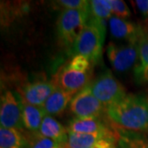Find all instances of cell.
<instances>
[{"instance_id": "obj_1", "label": "cell", "mask_w": 148, "mask_h": 148, "mask_svg": "<svg viewBox=\"0 0 148 148\" xmlns=\"http://www.w3.org/2000/svg\"><path fill=\"white\" fill-rule=\"evenodd\" d=\"M108 118L119 127L148 132V95L128 94L106 108Z\"/></svg>"}, {"instance_id": "obj_2", "label": "cell", "mask_w": 148, "mask_h": 148, "mask_svg": "<svg viewBox=\"0 0 148 148\" xmlns=\"http://www.w3.org/2000/svg\"><path fill=\"white\" fill-rule=\"evenodd\" d=\"M106 33V20L89 17L86 25L70 49L71 54L82 55L90 63L97 64L101 60Z\"/></svg>"}, {"instance_id": "obj_3", "label": "cell", "mask_w": 148, "mask_h": 148, "mask_svg": "<svg viewBox=\"0 0 148 148\" xmlns=\"http://www.w3.org/2000/svg\"><path fill=\"white\" fill-rule=\"evenodd\" d=\"M89 17L90 11L66 9L61 12L56 23V33L63 47L72 48Z\"/></svg>"}, {"instance_id": "obj_4", "label": "cell", "mask_w": 148, "mask_h": 148, "mask_svg": "<svg viewBox=\"0 0 148 148\" xmlns=\"http://www.w3.org/2000/svg\"><path fill=\"white\" fill-rule=\"evenodd\" d=\"M89 86L92 94L106 108L126 95L123 86L110 70L100 74Z\"/></svg>"}, {"instance_id": "obj_5", "label": "cell", "mask_w": 148, "mask_h": 148, "mask_svg": "<svg viewBox=\"0 0 148 148\" xmlns=\"http://www.w3.org/2000/svg\"><path fill=\"white\" fill-rule=\"evenodd\" d=\"M107 56L114 69L119 73H125L135 68L139 62L137 43L116 45L111 42L107 46Z\"/></svg>"}, {"instance_id": "obj_6", "label": "cell", "mask_w": 148, "mask_h": 148, "mask_svg": "<svg viewBox=\"0 0 148 148\" xmlns=\"http://www.w3.org/2000/svg\"><path fill=\"white\" fill-rule=\"evenodd\" d=\"M0 123L1 127L6 128L20 130L24 127L21 97L11 90H6L1 95Z\"/></svg>"}, {"instance_id": "obj_7", "label": "cell", "mask_w": 148, "mask_h": 148, "mask_svg": "<svg viewBox=\"0 0 148 148\" xmlns=\"http://www.w3.org/2000/svg\"><path fill=\"white\" fill-rule=\"evenodd\" d=\"M70 110L78 119L100 118L106 107L95 98L88 85L76 94L70 102Z\"/></svg>"}, {"instance_id": "obj_8", "label": "cell", "mask_w": 148, "mask_h": 148, "mask_svg": "<svg viewBox=\"0 0 148 148\" xmlns=\"http://www.w3.org/2000/svg\"><path fill=\"white\" fill-rule=\"evenodd\" d=\"M90 72L76 71L64 65L55 74L52 82L58 88L76 95L90 84Z\"/></svg>"}, {"instance_id": "obj_9", "label": "cell", "mask_w": 148, "mask_h": 148, "mask_svg": "<svg viewBox=\"0 0 148 148\" xmlns=\"http://www.w3.org/2000/svg\"><path fill=\"white\" fill-rule=\"evenodd\" d=\"M56 89L53 82L36 81L27 83L19 89L21 101L32 106H42Z\"/></svg>"}, {"instance_id": "obj_10", "label": "cell", "mask_w": 148, "mask_h": 148, "mask_svg": "<svg viewBox=\"0 0 148 148\" xmlns=\"http://www.w3.org/2000/svg\"><path fill=\"white\" fill-rule=\"evenodd\" d=\"M142 26L125 19L112 16L110 19V30L113 37L118 40H125L128 43H136Z\"/></svg>"}, {"instance_id": "obj_11", "label": "cell", "mask_w": 148, "mask_h": 148, "mask_svg": "<svg viewBox=\"0 0 148 148\" xmlns=\"http://www.w3.org/2000/svg\"><path fill=\"white\" fill-rule=\"evenodd\" d=\"M73 95V94L56 86V89L42 106L43 110L46 115H58L66 110L74 97Z\"/></svg>"}, {"instance_id": "obj_12", "label": "cell", "mask_w": 148, "mask_h": 148, "mask_svg": "<svg viewBox=\"0 0 148 148\" xmlns=\"http://www.w3.org/2000/svg\"><path fill=\"white\" fill-rule=\"evenodd\" d=\"M107 138H117L116 129L115 132L110 129L106 132H98L94 134L69 132V138L65 148H88L94 145L99 140Z\"/></svg>"}, {"instance_id": "obj_13", "label": "cell", "mask_w": 148, "mask_h": 148, "mask_svg": "<svg viewBox=\"0 0 148 148\" xmlns=\"http://www.w3.org/2000/svg\"><path fill=\"white\" fill-rule=\"evenodd\" d=\"M39 133L44 137L50 138L60 143L64 147L68 142L69 132L66 128L52 116L46 115L43 119Z\"/></svg>"}, {"instance_id": "obj_14", "label": "cell", "mask_w": 148, "mask_h": 148, "mask_svg": "<svg viewBox=\"0 0 148 148\" xmlns=\"http://www.w3.org/2000/svg\"><path fill=\"white\" fill-rule=\"evenodd\" d=\"M110 130L100 118L78 119L75 118L69 122L68 132L75 133L94 134Z\"/></svg>"}, {"instance_id": "obj_15", "label": "cell", "mask_w": 148, "mask_h": 148, "mask_svg": "<svg viewBox=\"0 0 148 148\" xmlns=\"http://www.w3.org/2000/svg\"><path fill=\"white\" fill-rule=\"evenodd\" d=\"M22 104V121L24 127L32 132L40 130L43 119L46 114L42 106H36L21 101Z\"/></svg>"}, {"instance_id": "obj_16", "label": "cell", "mask_w": 148, "mask_h": 148, "mask_svg": "<svg viewBox=\"0 0 148 148\" xmlns=\"http://www.w3.org/2000/svg\"><path fill=\"white\" fill-rule=\"evenodd\" d=\"M116 132L120 148H148V136L144 132L128 131L121 127L117 128Z\"/></svg>"}, {"instance_id": "obj_17", "label": "cell", "mask_w": 148, "mask_h": 148, "mask_svg": "<svg viewBox=\"0 0 148 148\" xmlns=\"http://www.w3.org/2000/svg\"><path fill=\"white\" fill-rule=\"evenodd\" d=\"M28 141L18 129L0 128V148H26Z\"/></svg>"}, {"instance_id": "obj_18", "label": "cell", "mask_w": 148, "mask_h": 148, "mask_svg": "<svg viewBox=\"0 0 148 148\" xmlns=\"http://www.w3.org/2000/svg\"><path fill=\"white\" fill-rule=\"evenodd\" d=\"M90 17L106 20L112 17L110 0H91L90 1Z\"/></svg>"}, {"instance_id": "obj_19", "label": "cell", "mask_w": 148, "mask_h": 148, "mask_svg": "<svg viewBox=\"0 0 148 148\" xmlns=\"http://www.w3.org/2000/svg\"><path fill=\"white\" fill-rule=\"evenodd\" d=\"M136 43L139 54L138 64L148 69V27H142Z\"/></svg>"}, {"instance_id": "obj_20", "label": "cell", "mask_w": 148, "mask_h": 148, "mask_svg": "<svg viewBox=\"0 0 148 148\" xmlns=\"http://www.w3.org/2000/svg\"><path fill=\"white\" fill-rule=\"evenodd\" d=\"M29 148H65L58 142L50 138H45L40 133L33 136L31 141L28 142Z\"/></svg>"}, {"instance_id": "obj_21", "label": "cell", "mask_w": 148, "mask_h": 148, "mask_svg": "<svg viewBox=\"0 0 148 148\" xmlns=\"http://www.w3.org/2000/svg\"><path fill=\"white\" fill-rule=\"evenodd\" d=\"M90 61L82 55H75L69 60L66 66L70 69L88 73L90 72Z\"/></svg>"}, {"instance_id": "obj_22", "label": "cell", "mask_w": 148, "mask_h": 148, "mask_svg": "<svg viewBox=\"0 0 148 148\" xmlns=\"http://www.w3.org/2000/svg\"><path fill=\"white\" fill-rule=\"evenodd\" d=\"M56 5L63 8V10L71 9V10L90 11V1L86 0H60L55 2Z\"/></svg>"}, {"instance_id": "obj_23", "label": "cell", "mask_w": 148, "mask_h": 148, "mask_svg": "<svg viewBox=\"0 0 148 148\" xmlns=\"http://www.w3.org/2000/svg\"><path fill=\"white\" fill-rule=\"evenodd\" d=\"M112 14L121 19H126L131 15V12L124 1L110 0Z\"/></svg>"}, {"instance_id": "obj_24", "label": "cell", "mask_w": 148, "mask_h": 148, "mask_svg": "<svg viewBox=\"0 0 148 148\" xmlns=\"http://www.w3.org/2000/svg\"><path fill=\"white\" fill-rule=\"evenodd\" d=\"M116 141L117 138H103L88 148H116Z\"/></svg>"}, {"instance_id": "obj_25", "label": "cell", "mask_w": 148, "mask_h": 148, "mask_svg": "<svg viewBox=\"0 0 148 148\" xmlns=\"http://www.w3.org/2000/svg\"><path fill=\"white\" fill-rule=\"evenodd\" d=\"M135 5L142 16L148 21V0H137Z\"/></svg>"}]
</instances>
